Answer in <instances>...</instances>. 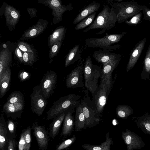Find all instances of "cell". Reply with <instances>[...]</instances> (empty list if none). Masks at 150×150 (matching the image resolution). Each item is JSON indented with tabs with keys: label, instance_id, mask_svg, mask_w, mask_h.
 Returning <instances> with one entry per match:
<instances>
[{
	"label": "cell",
	"instance_id": "6da1fadb",
	"mask_svg": "<svg viewBox=\"0 0 150 150\" xmlns=\"http://www.w3.org/2000/svg\"><path fill=\"white\" fill-rule=\"evenodd\" d=\"M117 21L116 15L113 8L106 5L98 13L92 23L83 32L86 33L91 30L100 29L101 30L96 34H102L107 30L115 27Z\"/></svg>",
	"mask_w": 150,
	"mask_h": 150
},
{
	"label": "cell",
	"instance_id": "7a4b0ae2",
	"mask_svg": "<svg viewBox=\"0 0 150 150\" xmlns=\"http://www.w3.org/2000/svg\"><path fill=\"white\" fill-rule=\"evenodd\" d=\"M80 98L79 95L75 93L61 97L54 103L50 108L47 112V119H54L63 112L73 113Z\"/></svg>",
	"mask_w": 150,
	"mask_h": 150
},
{
	"label": "cell",
	"instance_id": "3957f363",
	"mask_svg": "<svg viewBox=\"0 0 150 150\" xmlns=\"http://www.w3.org/2000/svg\"><path fill=\"white\" fill-rule=\"evenodd\" d=\"M117 16L118 23L128 21L142 11L143 5L134 1L112 3L110 4Z\"/></svg>",
	"mask_w": 150,
	"mask_h": 150
},
{
	"label": "cell",
	"instance_id": "277c9868",
	"mask_svg": "<svg viewBox=\"0 0 150 150\" xmlns=\"http://www.w3.org/2000/svg\"><path fill=\"white\" fill-rule=\"evenodd\" d=\"M123 31L118 34H107L100 38H91L85 40V46L92 48H98L110 51L119 49L121 46L115 44L118 43L123 37L127 34Z\"/></svg>",
	"mask_w": 150,
	"mask_h": 150
},
{
	"label": "cell",
	"instance_id": "5b68a950",
	"mask_svg": "<svg viewBox=\"0 0 150 150\" xmlns=\"http://www.w3.org/2000/svg\"><path fill=\"white\" fill-rule=\"evenodd\" d=\"M101 69L100 66L93 64L89 55L86 57L83 67L84 86L92 95L97 88L98 79L101 76Z\"/></svg>",
	"mask_w": 150,
	"mask_h": 150
},
{
	"label": "cell",
	"instance_id": "8992f818",
	"mask_svg": "<svg viewBox=\"0 0 150 150\" xmlns=\"http://www.w3.org/2000/svg\"><path fill=\"white\" fill-rule=\"evenodd\" d=\"M38 3L52 9V13L53 16L52 23L54 24L62 21L64 13L71 11L73 8L71 4L67 6L62 5L60 0H39Z\"/></svg>",
	"mask_w": 150,
	"mask_h": 150
},
{
	"label": "cell",
	"instance_id": "52a82bcc",
	"mask_svg": "<svg viewBox=\"0 0 150 150\" xmlns=\"http://www.w3.org/2000/svg\"><path fill=\"white\" fill-rule=\"evenodd\" d=\"M85 95L80 100V104L85 118V125H89L99 120V115L92 105L87 90L83 91Z\"/></svg>",
	"mask_w": 150,
	"mask_h": 150
},
{
	"label": "cell",
	"instance_id": "ba28073f",
	"mask_svg": "<svg viewBox=\"0 0 150 150\" xmlns=\"http://www.w3.org/2000/svg\"><path fill=\"white\" fill-rule=\"evenodd\" d=\"M110 92L104 84L100 83L95 93L92 95L91 103L99 116H101L103 112L104 107Z\"/></svg>",
	"mask_w": 150,
	"mask_h": 150
},
{
	"label": "cell",
	"instance_id": "9c48e42d",
	"mask_svg": "<svg viewBox=\"0 0 150 150\" xmlns=\"http://www.w3.org/2000/svg\"><path fill=\"white\" fill-rule=\"evenodd\" d=\"M57 75L56 73L50 70L47 71L39 85L41 91L47 99L54 93L57 86Z\"/></svg>",
	"mask_w": 150,
	"mask_h": 150
},
{
	"label": "cell",
	"instance_id": "30bf717a",
	"mask_svg": "<svg viewBox=\"0 0 150 150\" xmlns=\"http://www.w3.org/2000/svg\"><path fill=\"white\" fill-rule=\"evenodd\" d=\"M30 97L32 111L38 116H40L44 112L47 102V99L41 91L39 85L34 88Z\"/></svg>",
	"mask_w": 150,
	"mask_h": 150
},
{
	"label": "cell",
	"instance_id": "8fae6325",
	"mask_svg": "<svg viewBox=\"0 0 150 150\" xmlns=\"http://www.w3.org/2000/svg\"><path fill=\"white\" fill-rule=\"evenodd\" d=\"M121 57L111 60L103 65L101 69L100 83L104 84L108 90L110 92L113 85L112 74L118 66Z\"/></svg>",
	"mask_w": 150,
	"mask_h": 150
},
{
	"label": "cell",
	"instance_id": "7c38bea8",
	"mask_svg": "<svg viewBox=\"0 0 150 150\" xmlns=\"http://www.w3.org/2000/svg\"><path fill=\"white\" fill-rule=\"evenodd\" d=\"M83 64L82 63L75 67L67 76L65 83L68 88L83 87Z\"/></svg>",
	"mask_w": 150,
	"mask_h": 150
},
{
	"label": "cell",
	"instance_id": "4fadbf2b",
	"mask_svg": "<svg viewBox=\"0 0 150 150\" xmlns=\"http://www.w3.org/2000/svg\"><path fill=\"white\" fill-rule=\"evenodd\" d=\"M49 23L47 20L42 19H39L35 24L24 32L21 39L27 40L37 37L45 31Z\"/></svg>",
	"mask_w": 150,
	"mask_h": 150
},
{
	"label": "cell",
	"instance_id": "5bb4252c",
	"mask_svg": "<svg viewBox=\"0 0 150 150\" xmlns=\"http://www.w3.org/2000/svg\"><path fill=\"white\" fill-rule=\"evenodd\" d=\"M32 128L40 149L41 150L47 149L49 140L48 133L45 127L33 124Z\"/></svg>",
	"mask_w": 150,
	"mask_h": 150
},
{
	"label": "cell",
	"instance_id": "9a60e30c",
	"mask_svg": "<svg viewBox=\"0 0 150 150\" xmlns=\"http://www.w3.org/2000/svg\"><path fill=\"white\" fill-rule=\"evenodd\" d=\"M146 38L140 40L131 51L129 58L126 66V70L128 72L132 69L136 64L144 48Z\"/></svg>",
	"mask_w": 150,
	"mask_h": 150
},
{
	"label": "cell",
	"instance_id": "2e32d148",
	"mask_svg": "<svg viewBox=\"0 0 150 150\" xmlns=\"http://www.w3.org/2000/svg\"><path fill=\"white\" fill-rule=\"evenodd\" d=\"M92 57L98 62L101 63L103 65L111 60L121 57V56L120 54L103 49L94 51Z\"/></svg>",
	"mask_w": 150,
	"mask_h": 150
},
{
	"label": "cell",
	"instance_id": "e0dca14e",
	"mask_svg": "<svg viewBox=\"0 0 150 150\" xmlns=\"http://www.w3.org/2000/svg\"><path fill=\"white\" fill-rule=\"evenodd\" d=\"M101 4L94 1L89 4L81 11L76 17L72 24L79 23L83 19L99 10Z\"/></svg>",
	"mask_w": 150,
	"mask_h": 150
},
{
	"label": "cell",
	"instance_id": "ac0fdd59",
	"mask_svg": "<svg viewBox=\"0 0 150 150\" xmlns=\"http://www.w3.org/2000/svg\"><path fill=\"white\" fill-rule=\"evenodd\" d=\"M72 112H68L66 114L63 121V125L60 136L66 137L70 135L72 132L74 122Z\"/></svg>",
	"mask_w": 150,
	"mask_h": 150
},
{
	"label": "cell",
	"instance_id": "d6986e66",
	"mask_svg": "<svg viewBox=\"0 0 150 150\" xmlns=\"http://www.w3.org/2000/svg\"><path fill=\"white\" fill-rule=\"evenodd\" d=\"M4 15L6 23L12 26H15L17 24L20 16L18 11L15 8L9 5L6 6Z\"/></svg>",
	"mask_w": 150,
	"mask_h": 150
},
{
	"label": "cell",
	"instance_id": "ffe728a7",
	"mask_svg": "<svg viewBox=\"0 0 150 150\" xmlns=\"http://www.w3.org/2000/svg\"><path fill=\"white\" fill-rule=\"evenodd\" d=\"M66 30L67 28L64 27L59 26L50 35L48 39L49 48L57 42L59 41L62 43L65 37Z\"/></svg>",
	"mask_w": 150,
	"mask_h": 150
},
{
	"label": "cell",
	"instance_id": "44dd1931",
	"mask_svg": "<svg viewBox=\"0 0 150 150\" xmlns=\"http://www.w3.org/2000/svg\"><path fill=\"white\" fill-rule=\"evenodd\" d=\"M67 112H63L56 117L50 124L49 135L52 138H54L58 134L61 125Z\"/></svg>",
	"mask_w": 150,
	"mask_h": 150
},
{
	"label": "cell",
	"instance_id": "7402d4cb",
	"mask_svg": "<svg viewBox=\"0 0 150 150\" xmlns=\"http://www.w3.org/2000/svg\"><path fill=\"white\" fill-rule=\"evenodd\" d=\"M76 113L74 118L75 130L79 131L85 126V118L80 104V101L79 100L76 107Z\"/></svg>",
	"mask_w": 150,
	"mask_h": 150
},
{
	"label": "cell",
	"instance_id": "603a6c76",
	"mask_svg": "<svg viewBox=\"0 0 150 150\" xmlns=\"http://www.w3.org/2000/svg\"><path fill=\"white\" fill-rule=\"evenodd\" d=\"M11 61V52L8 49H5L0 52V83L4 72L8 67Z\"/></svg>",
	"mask_w": 150,
	"mask_h": 150
},
{
	"label": "cell",
	"instance_id": "cb8c5ba5",
	"mask_svg": "<svg viewBox=\"0 0 150 150\" xmlns=\"http://www.w3.org/2000/svg\"><path fill=\"white\" fill-rule=\"evenodd\" d=\"M79 47L80 44L76 45L69 52L65 61V67L72 64L81 58Z\"/></svg>",
	"mask_w": 150,
	"mask_h": 150
},
{
	"label": "cell",
	"instance_id": "d4e9b609",
	"mask_svg": "<svg viewBox=\"0 0 150 150\" xmlns=\"http://www.w3.org/2000/svg\"><path fill=\"white\" fill-rule=\"evenodd\" d=\"M150 44L146 51L143 64L142 71L140 77L144 80H150Z\"/></svg>",
	"mask_w": 150,
	"mask_h": 150
},
{
	"label": "cell",
	"instance_id": "484cf974",
	"mask_svg": "<svg viewBox=\"0 0 150 150\" xmlns=\"http://www.w3.org/2000/svg\"><path fill=\"white\" fill-rule=\"evenodd\" d=\"M11 71L8 67L4 72L1 76L0 83V94L2 97L5 93L8 87L11 77Z\"/></svg>",
	"mask_w": 150,
	"mask_h": 150
},
{
	"label": "cell",
	"instance_id": "4316f807",
	"mask_svg": "<svg viewBox=\"0 0 150 150\" xmlns=\"http://www.w3.org/2000/svg\"><path fill=\"white\" fill-rule=\"evenodd\" d=\"M133 112L132 107L125 104L118 105L116 110L117 116L122 118L127 117L132 114Z\"/></svg>",
	"mask_w": 150,
	"mask_h": 150
},
{
	"label": "cell",
	"instance_id": "83f0119b",
	"mask_svg": "<svg viewBox=\"0 0 150 150\" xmlns=\"http://www.w3.org/2000/svg\"><path fill=\"white\" fill-rule=\"evenodd\" d=\"M96 13H93L78 23L75 27V30L83 29L91 24L94 20Z\"/></svg>",
	"mask_w": 150,
	"mask_h": 150
},
{
	"label": "cell",
	"instance_id": "f1b7e54d",
	"mask_svg": "<svg viewBox=\"0 0 150 150\" xmlns=\"http://www.w3.org/2000/svg\"><path fill=\"white\" fill-rule=\"evenodd\" d=\"M23 107V100L13 104L7 103L4 108L8 112H13L21 110Z\"/></svg>",
	"mask_w": 150,
	"mask_h": 150
},
{
	"label": "cell",
	"instance_id": "f546056e",
	"mask_svg": "<svg viewBox=\"0 0 150 150\" xmlns=\"http://www.w3.org/2000/svg\"><path fill=\"white\" fill-rule=\"evenodd\" d=\"M23 62L25 64L33 65L36 61L34 53L29 52H24L23 56Z\"/></svg>",
	"mask_w": 150,
	"mask_h": 150
},
{
	"label": "cell",
	"instance_id": "4dcf8cb0",
	"mask_svg": "<svg viewBox=\"0 0 150 150\" xmlns=\"http://www.w3.org/2000/svg\"><path fill=\"white\" fill-rule=\"evenodd\" d=\"M62 43L57 41L54 43L50 48V50L48 55L49 58L52 59L55 57L59 50Z\"/></svg>",
	"mask_w": 150,
	"mask_h": 150
},
{
	"label": "cell",
	"instance_id": "1f68e13d",
	"mask_svg": "<svg viewBox=\"0 0 150 150\" xmlns=\"http://www.w3.org/2000/svg\"><path fill=\"white\" fill-rule=\"evenodd\" d=\"M76 139L75 135L69 139H67L59 144L57 147L56 150H62L70 146L74 142Z\"/></svg>",
	"mask_w": 150,
	"mask_h": 150
},
{
	"label": "cell",
	"instance_id": "d6a6232c",
	"mask_svg": "<svg viewBox=\"0 0 150 150\" xmlns=\"http://www.w3.org/2000/svg\"><path fill=\"white\" fill-rule=\"evenodd\" d=\"M31 128L29 127L23 132L25 143L24 150H30L31 142Z\"/></svg>",
	"mask_w": 150,
	"mask_h": 150
},
{
	"label": "cell",
	"instance_id": "836d02e7",
	"mask_svg": "<svg viewBox=\"0 0 150 150\" xmlns=\"http://www.w3.org/2000/svg\"><path fill=\"white\" fill-rule=\"evenodd\" d=\"M142 15V12H139L131 18L129 20L126 21V23L129 25H138L141 21Z\"/></svg>",
	"mask_w": 150,
	"mask_h": 150
},
{
	"label": "cell",
	"instance_id": "e575fe53",
	"mask_svg": "<svg viewBox=\"0 0 150 150\" xmlns=\"http://www.w3.org/2000/svg\"><path fill=\"white\" fill-rule=\"evenodd\" d=\"M19 49L24 52H29L34 53V50L28 44L24 42H21L18 44Z\"/></svg>",
	"mask_w": 150,
	"mask_h": 150
},
{
	"label": "cell",
	"instance_id": "d590c367",
	"mask_svg": "<svg viewBox=\"0 0 150 150\" xmlns=\"http://www.w3.org/2000/svg\"><path fill=\"white\" fill-rule=\"evenodd\" d=\"M22 100H23L22 97L19 94L17 93L13 94L7 102L13 104Z\"/></svg>",
	"mask_w": 150,
	"mask_h": 150
},
{
	"label": "cell",
	"instance_id": "8d00e7d4",
	"mask_svg": "<svg viewBox=\"0 0 150 150\" xmlns=\"http://www.w3.org/2000/svg\"><path fill=\"white\" fill-rule=\"evenodd\" d=\"M142 11L144 14L143 20L150 22V9L146 6L143 5Z\"/></svg>",
	"mask_w": 150,
	"mask_h": 150
},
{
	"label": "cell",
	"instance_id": "74e56055",
	"mask_svg": "<svg viewBox=\"0 0 150 150\" xmlns=\"http://www.w3.org/2000/svg\"><path fill=\"white\" fill-rule=\"evenodd\" d=\"M25 141L24 133L21 135L18 144L19 150H24L25 146Z\"/></svg>",
	"mask_w": 150,
	"mask_h": 150
},
{
	"label": "cell",
	"instance_id": "f35d334b",
	"mask_svg": "<svg viewBox=\"0 0 150 150\" xmlns=\"http://www.w3.org/2000/svg\"><path fill=\"white\" fill-rule=\"evenodd\" d=\"M27 10L31 18L37 17L38 10L36 8L28 7L27 8Z\"/></svg>",
	"mask_w": 150,
	"mask_h": 150
},
{
	"label": "cell",
	"instance_id": "ab89813d",
	"mask_svg": "<svg viewBox=\"0 0 150 150\" xmlns=\"http://www.w3.org/2000/svg\"><path fill=\"white\" fill-rule=\"evenodd\" d=\"M15 53L16 56L21 62H23V56L22 52L18 47L16 49Z\"/></svg>",
	"mask_w": 150,
	"mask_h": 150
},
{
	"label": "cell",
	"instance_id": "60d3db41",
	"mask_svg": "<svg viewBox=\"0 0 150 150\" xmlns=\"http://www.w3.org/2000/svg\"><path fill=\"white\" fill-rule=\"evenodd\" d=\"M6 139L4 136L0 134V149H2L6 143Z\"/></svg>",
	"mask_w": 150,
	"mask_h": 150
},
{
	"label": "cell",
	"instance_id": "b9f144b4",
	"mask_svg": "<svg viewBox=\"0 0 150 150\" xmlns=\"http://www.w3.org/2000/svg\"><path fill=\"white\" fill-rule=\"evenodd\" d=\"M8 128L10 132L12 133L14 130V126L13 123L11 121H9L8 124Z\"/></svg>",
	"mask_w": 150,
	"mask_h": 150
},
{
	"label": "cell",
	"instance_id": "7bdbcfd3",
	"mask_svg": "<svg viewBox=\"0 0 150 150\" xmlns=\"http://www.w3.org/2000/svg\"><path fill=\"white\" fill-rule=\"evenodd\" d=\"M13 142L11 140L9 141L8 150H14V145Z\"/></svg>",
	"mask_w": 150,
	"mask_h": 150
},
{
	"label": "cell",
	"instance_id": "ee69618b",
	"mask_svg": "<svg viewBox=\"0 0 150 150\" xmlns=\"http://www.w3.org/2000/svg\"><path fill=\"white\" fill-rule=\"evenodd\" d=\"M125 141L127 144H130L131 141V137L129 135H128L126 138Z\"/></svg>",
	"mask_w": 150,
	"mask_h": 150
},
{
	"label": "cell",
	"instance_id": "f6af8a7d",
	"mask_svg": "<svg viewBox=\"0 0 150 150\" xmlns=\"http://www.w3.org/2000/svg\"><path fill=\"white\" fill-rule=\"evenodd\" d=\"M6 132L5 129L0 125V134L4 136Z\"/></svg>",
	"mask_w": 150,
	"mask_h": 150
},
{
	"label": "cell",
	"instance_id": "bcb514c9",
	"mask_svg": "<svg viewBox=\"0 0 150 150\" xmlns=\"http://www.w3.org/2000/svg\"><path fill=\"white\" fill-rule=\"evenodd\" d=\"M123 0H108L107 1L109 2L112 3L120 2H122Z\"/></svg>",
	"mask_w": 150,
	"mask_h": 150
},
{
	"label": "cell",
	"instance_id": "7dc6e473",
	"mask_svg": "<svg viewBox=\"0 0 150 150\" xmlns=\"http://www.w3.org/2000/svg\"><path fill=\"white\" fill-rule=\"evenodd\" d=\"M145 127L147 130L150 131V124L149 123H146L145 125Z\"/></svg>",
	"mask_w": 150,
	"mask_h": 150
},
{
	"label": "cell",
	"instance_id": "c3c4849f",
	"mask_svg": "<svg viewBox=\"0 0 150 150\" xmlns=\"http://www.w3.org/2000/svg\"><path fill=\"white\" fill-rule=\"evenodd\" d=\"M93 150H101V149L100 147L96 146L93 147Z\"/></svg>",
	"mask_w": 150,
	"mask_h": 150
},
{
	"label": "cell",
	"instance_id": "681fc988",
	"mask_svg": "<svg viewBox=\"0 0 150 150\" xmlns=\"http://www.w3.org/2000/svg\"><path fill=\"white\" fill-rule=\"evenodd\" d=\"M116 124V123L115 122H113V124L114 125H115Z\"/></svg>",
	"mask_w": 150,
	"mask_h": 150
}]
</instances>
